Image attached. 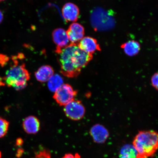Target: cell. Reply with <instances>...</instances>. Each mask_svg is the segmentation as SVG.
I'll return each mask as SVG.
<instances>
[{
    "instance_id": "cell-13",
    "label": "cell",
    "mask_w": 158,
    "mask_h": 158,
    "mask_svg": "<svg viewBox=\"0 0 158 158\" xmlns=\"http://www.w3.org/2000/svg\"><path fill=\"white\" fill-rule=\"evenodd\" d=\"M54 74V71L52 67L47 65L40 67L35 73V78L41 82H48Z\"/></svg>"
},
{
    "instance_id": "cell-8",
    "label": "cell",
    "mask_w": 158,
    "mask_h": 158,
    "mask_svg": "<svg viewBox=\"0 0 158 158\" xmlns=\"http://www.w3.org/2000/svg\"><path fill=\"white\" fill-rule=\"evenodd\" d=\"M66 32L69 40L72 43L77 44L84 38L85 30L80 23H73L70 25Z\"/></svg>"
},
{
    "instance_id": "cell-9",
    "label": "cell",
    "mask_w": 158,
    "mask_h": 158,
    "mask_svg": "<svg viewBox=\"0 0 158 158\" xmlns=\"http://www.w3.org/2000/svg\"><path fill=\"white\" fill-rule=\"evenodd\" d=\"M79 48L89 54H92L96 51L101 50L97 40L93 37H84L78 43Z\"/></svg>"
},
{
    "instance_id": "cell-15",
    "label": "cell",
    "mask_w": 158,
    "mask_h": 158,
    "mask_svg": "<svg viewBox=\"0 0 158 158\" xmlns=\"http://www.w3.org/2000/svg\"><path fill=\"white\" fill-rule=\"evenodd\" d=\"M138 152L133 145L126 144L120 149L119 158H136Z\"/></svg>"
},
{
    "instance_id": "cell-5",
    "label": "cell",
    "mask_w": 158,
    "mask_h": 158,
    "mask_svg": "<svg viewBox=\"0 0 158 158\" xmlns=\"http://www.w3.org/2000/svg\"><path fill=\"white\" fill-rule=\"evenodd\" d=\"M103 10L96 8L92 11L90 22L93 27L96 31H103L107 28L108 17Z\"/></svg>"
},
{
    "instance_id": "cell-19",
    "label": "cell",
    "mask_w": 158,
    "mask_h": 158,
    "mask_svg": "<svg viewBox=\"0 0 158 158\" xmlns=\"http://www.w3.org/2000/svg\"><path fill=\"white\" fill-rule=\"evenodd\" d=\"M152 85L158 90V72L154 74L151 78Z\"/></svg>"
},
{
    "instance_id": "cell-4",
    "label": "cell",
    "mask_w": 158,
    "mask_h": 158,
    "mask_svg": "<svg viewBox=\"0 0 158 158\" xmlns=\"http://www.w3.org/2000/svg\"><path fill=\"white\" fill-rule=\"evenodd\" d=\"M64 106L65 114L67 117L73 120L82 119L85 113V108L80 100H74Z\"/></svg>"
},
{
    "instance_id": "cell-24",
    "label": "cell",
    "mask_w": 158,
    "mask_h": 158,
    "mask_svg": "<svg viewBox=\"0 0 158 158\" xmlns=\"http://www.w3.org/2000/svg\"><path fill=\"white\" fill-rule=\"evenodd\" d=\"M3 19V15L2 12L0 10V23H1Z\"/></svg>"
},
{
    "instance_id": "cell-27",
    "label": "cell",
    "mask_w": 158,
    "mask_h": 158,
    "mask_svg": "<svg viewBox=\"0 0 158 158\" xmlns=\"http://www.w3.org/2000/svg\"><path fill=\"white\" fill-rule=\"evenodd\" d=\"M1 156H2L1 152H0V158H1Z\"/></svg>"
},
{
    "instance_id": "cell-28",
    "label": "cell",
    "mask_w": 158,
    "mask_h": 158,
    "mask_svg": "<svg viewBox=\"0 0 158 158\" xmlns=\"http://www.w3.org/2000/svg\"><path fill=\"white\" fill-rule=\"evenodd\" d=\"M5 1V0H0V2L3 1Z\"/></svg>"
},
{
    "instance_id": "cell-23",
    "label": "cell",
    "mask_w": 158,
    "mask_h": 158,
    "mask_svg": "<svg viewBox=\"0 0 158 158\" xmlns=\"http://www.w3.org/2000/svg\"><path fill=\"white\" fill-rule=\"evenodd\" d=\"M23 149H19L18 150L17 153V157H20L21 156H22L23 155Z\"/></svg>"
},
{
    "instance_id": "cell-10",
    "label": "cell",
    "mask_w": 158,
    "mask_h": 158,
    "mask_svg": "<svg viewBox=\"0 0 158 158\" xmlns=\"http://www.w3.org/2000/svg\"><path fill=\"white\" fill-rule=\"evenodd\" d=\"M62 14L65 21L68 22H76L80 15V10L77 6L72 3L65 4L62 9Z\"/></svg>"
},
{
    "instance_id": "cell-1",
    "label": "cell",
    "mask_w": 158,
    "mask_h": 158,
    "mask_svg": "<svg viewBox=\"0 0 158 158\" xmlns=\"http://www.w3.org/2000/svg\"><path fill=\"white\" fill-rule=\"evenodd\" d=\"M55 52L61 73L68 78H76L93 58L92 54L81 49L78 43H71L63 48L56 47Z\"/></svg>"
},
{
    "instance_id": "cell-20",
    "label": "cell",
    "mask_w": 158,
    "mask_h": 158,
    "mask_svg": "<svg viewBox=\"0 0 158 158\" xmlns=\"http://www.w3.org/2000/svg\"><path fill=\"white\" fill-rule=\"evenodd\" d=\"M61 158H82L78 153L74 154L72 153H67Z\"/></svg>"
},
{
    "instance_id": "cell-16",
    "label": "cell",
    "mask_w": 158,
    "mask_h": 158,
    "mask_svg": "<svg viewBox=\"0 0 158 158\" xmlns=\"http://www.w3.org/2000/svg\"><path fill=\"white\" fill-rule=\"evenodd\" d=\"M62 77L58 74H54L48 81V86L51 91L55 92L64 84Z\"/></svg>"
},
{
    "instance_id": "cell-26",
    "label": "cell",
    "mask_w": 158,
    "mask_h": 158,
    "mask_svg": "<svg viewBox=\"0 0 158 158\" xmlns=\"http://www.w3.org/2000/svg\"><path fill=\"white\" fill-rule=\"evenodd\" d=\"M3 80V78H2L1 77H0V81H2Z\"/></svg>"
},
{
    "instance_id": "cell-22",
    "label": "cell",
    "mask_w": 158,
    "mask_h": 158,
    "mask_svg": "<svg viewBox=\"0 0 158 158\" xmlns=\"http://www.w3.org/2000/svg\"><path fill=\"white\" fill-rule=\"evenodd\" d=\"M23 140L21 138H17L16 142V145L18 146H21L23 145Z\"/></svg>"
},
{
    "instance_id": "cell-6",
    "label": "cell",
    "mask_w": 158,
    "mask_h": 158,
    "mask_svg": "<svg viewBox=\"0 0 158 158\" xmlns=\"http://www.w3.org/2000/svg\"><path fill=\"white\" fill-rule=\"evenodd\" d=\"M6 76L7 78L15 81V82L16 81L27 82L30 78L28 71L25 69L24 64L20 66H19V64L14 65L6 72Z\"/></svg>"
},
{
    "instance_id": "cell-18",
    "label": "cell",
    "mask_w": 158,
    "mask_h": 158,
    "mask_svg": "<svg viewBox=\"0 0 158 158\" xmlns=\"http://www.w3.org/2000/svg\"><path fill=\"white\" fill-rule=\"evenodd\" d=\"M32 158H51V156L48 150L43 149L35 153L34 156Z\"/></svg>"
},
{
    "instance_id": "cell-25",
    "label": "cell",
    "mask_w": 158,
    "mask_h": 158,
    "mask_svg": "<svg viewBox=\"0 0 158 158\" xmlns=\"http://www.w3.org/2000/svg\"><path fill=\"white\" fill-rule=\"evenodd\" d=\"M5 84L4 83H3L2 81H0V86H5Z\"/></svg>"
},
{
    "instance_id": "cell-3",
    "label": "cell",
    "mask_w": 158,
    "mask_h": 158,
    "mask_svg": "<svg viewBox=\"0 0 158 158\" xmlns=\"http://www.w3.org/2000/svg\"><path fill=\"white\" fill-rule=\"evenodd\" d=\"M53 98L60 106H65L74 100L77 91L71 85L64 84L54 92Z\"/></svg>"
},
{
    "instance_id": "cell-12",
    "label": "cell",
    "mask_w": 158,
    "mask_h": 158,
    "mask_svg": "<svg viewBox=\"0 0 158 158\" xmlns=\"http://www.w3.org/2000/svg\"><path fill=\"white\" fill-rule=\"evenodd\" d=\"M52 38L53 41L58 48H64L68 45L69 42L66 31L61 28L55 29L53 31Z\"/></svg>"
},
{
    "instance_id": "cell-11",
    "label": "cell",
    "mask_w": 158,
    "mask_h": 158,
    "mask_svg": "<svg viewBox=\"0 0 158 158\" xmlns=\"http://www.w3.org/2000/svg\"><path fill=\"white\" fill-rule=\"evenodd\" d=\"M23 126L26 133L30 134H37L40 128V122L38 118L33 116L25 118L23 120Z\"/></svg>"
},
{
    "instance_id": "cell-2",
    "label": "cell",
    "mask_w": 158,
    "mask_h": 158,
    "mask_svg": "<svg viewBox=\"0 0 158 158\" xmlns=\"http://www.w3.org/2000/svg\"><path fill=\"white\" fill-rule=\"evenodd\" d=\"M133 145L137 151L136 158L152 156L158 149V133L153 130L141 131L135 136Z\"/></svg>"
},
{
    "instance_id": "cell-7",
    "label": "cell",
    "mask_w": 158,
    "mask_h": 158,
    "mask_svg": "<svg viewBox=\"0 0 158 158\" xmlns=\"http://www.w3.org/2000/svg\"><path fill=\"white\" fill-rule=\"evenodd\" d=\"M90 133L94 143H103L109 136L107 129L100 124H96L90 128Z\"/></svg>"
},
{
    "instance_id": "cell-21",
    "label": "cell",
    "mask_w": 158,
    "mask_h": 158,
    "mask_svg": "<svg viewBox=\"0 0 158 158\" xmlns=\"http://www.w3.org/2000/svg\"><path fill=\"white\" fill-rule=\"evenodd\" d=\"M5 55H0V64H1L2 67L5 66L6 64V62L5 60Z\"/></svg>"
},
{
    "instance_id": "cell-17",
    "label": "cell",
    "mask_w": 158,
    "mask_h": 158,
    "mask_svg": "<svg viewBox=\"0 0 158 158\" xmlns=\"http://www.w3.org/2000/svg\"><path fill=\"white\" fill-rule=\"evenodd\" d=\"M9 124L7 120L0 118V138L4 137L7 134Z\"/></svg>"
},
{
    "instance_id": "cell-14",
    "label": "cell",
    "mask_w": 158,
    "mask_h": 158,
    "mask_svg": "<svg viewBox=\"0 0 158 158\" xmlns=\"http://www.w3.org/2000/svg\"><path fill=\"white\" fill-rule=\"evenodd\" d=\"M121 48L128 56H132L137 55L141 49L139 43L137 41L130 40L122 44Z\"/></svg>"
}]
</instances>
